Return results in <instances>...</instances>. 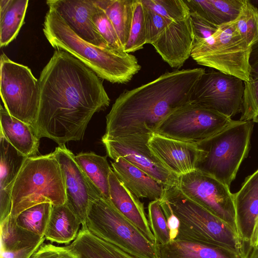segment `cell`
I'll return each instance as SVG.
<instances>
[{"instance_id":"1","label":"cell","mask_w":258,"mask_h":258,"mask_svg":"<svg viewBox=\"0 0 258 258\" xmlns=\"http://www.w3.org/2000/svg\"><path fill=\"white\" fill-rule=\"evenodd\" d=\"M40 97L34 129L59 146L82 140L93 115L110 99L97 74L70 53L56 49L38 79Z\"/></svg>"},{"instance_id":"2","label":"cell","mask_w":258,"mask_h":258,"mask_svg":"<svg viewBox=\"0 0 258 258\" xmlns=\"http://www.w3.org/2000/svg\"><path fill=\"white\" fill-rule=\"evenodd\" d=\"M205 69L167 72L141 86L126 90L115 100L106 116L102 139L125 136H151L161 122L190 101Z\"/></svg>"},{"instance_id":"3","label":"cell","mask_w":258,"mask_h":258,"mask_svg":"<svg viewBox=\"0 0 258 258\" xmlns=\"http://www.w3.org/2000/svg\"><path fill=\"white\" fill-rule=\"evenodd\" d=\"M43 31L53 48L70 53L99 78L111 83H126L141 69L135 55L97 46L81 38L53 9H49L46 14Z\"/></svg>"},{"instance_id":"4","label":"cell","mask_w":258,"mask_h":258,"mask_svg":"<svg viewBox=\"0 0 258 258\" xmlns=\"http://www.w3.org/2000/svg\"><path fill=\"white\" fill-rule=\"evenodd\" d=\"M162 199L168 202L180 221L176 239L220 245L246 258L245 249L237 232L186 197L176 185L166 186Z\"/></svg>"},{"instance_id":"5","label":"cell","mask_w":258,"mask_h":258,"mask_svg":"<svg viewBox=\"0 0 258 258\" xmlns=\"http://www.w3.org/2000/svg\"><path fill=\"white\" fill-rule=\"evenodd\" d=\"M66 200L62 171L53 152L27 157L13 186L11 216L16 218L39 204L58 206Z\"/></svg>"},{"instance_id":"6","label":"cell","mask_w":258,"mask_h":258,"mask_svg":"<svg viewBox=\"0 0 258 258\" xmlns=\"http://www.w3.org/2000/svg\"><path fill=\"white\" fill-rule=\"evenodd\" d=\"M253 125L252 121L235 120L220 132L198 144L205 154L197 169L229 187L247 156Z\"/></svg>"},{"instance_id":"7","label":"cell","mask_w":258,"mask_h":258,"mask_svg":"<svg viewBox=\"0 0 258 258\" xmlns=\"http://www.w3.org/2000/svg\"><path fill=\"white\" fill-rule=\"evenodd\" d=\"M82 227L136 258H157L156 244L109 200L100 197L91 203Z\"/></svg>"},{"instance_id":"8","label":"cell","mask_w":258,"mask_h":258,"mask_svg":"<svg viewBox=\"0 0 258 258\" xmlns=\"http://www.w3.org/2000/svg\"><path fill=\"white\" fill-rule=\"evenodd\" d=\"M251 51L233 21L219 25L208 39L194 43L190 56L200 65L247 82L250 78Z\"/></svg>"},{"instance_id":"9","label":"cell","mask_w":258,"mask_h":258,"mask_svg":"<svg viewBox=\"0 0 258 258\" xmlns=\"http://www.w3.org/2000/svg\"><path fill=\"white\" fill-rule=\"evenodd\" d=\"M0 63V94L5 108L34 127L39 104L38 80L28 67L12 61L4 53Z\"/></svg>"},{"instance_id":"10","label":"cell","mask_w":258,"mask_h":258,"mask_svg":"<svg viewBox=\"0 0 258 258\" xmlns=\"http://www.w3.org/2000/svg\"><path fill=\"white\" fill-rule=\"evenodd\" d=\"M235 121L190 101L166 118L155 133L198 144L227 128Z\"/></svg>"},{"instance_id":"11","label":"cell","mask_w":258,"mask_h":258,"mask_svg":"<svg viewBox=\"0 0 258 258\" xmlns=\"http://www.w3.org/2000/svg\"><path fill=\"white\" fill-rule=\"evenodd\" d=\"M176 186L186 197L237 231L234 194L229 186L198 169L178 176Z\"/></svg>"},{"instance_id":"12","label":"cell","mask_w":258,"mask_h":258,"mask_svg":"<svg viewBox=\"0 0 258 258\" xmlns=\"http://www.w3.org/2000/svg\"><path fill=\"white\" fill-rule=\"evenodd\" d=\"M244 81L214 69L206 71L190 101L229 118L242 112Z\"/></svg>"},{"instance_id":"13","label":"cell","mask_w":258,"mask_h":258,"mask_svg":"<svg viewBox=\"0 0 258 258\" xmlns=\"http://www.w3.org/2000/svg\"><path fill=\"white\" fill-rule=\"evenodd\" d=\"M151 136H125L101 139L112 160L121 157L165 186L177 184L178 176L168 170L152 153L148 142Z\"/></svg>"},{"instance_id":"14","label":"cell","mask_w":258,"mask_h":258,"mask_svg":"<svg viewBox=\"0 0 258 258\" xmlns=\"http://www.w3.org/2000/svg\"><path fill=\"white\" fill-rule=\"evenodd\" d=\"M52 152L62 171L66 204L79 218L83 227L90 205L102 197L75 161V155L65 145L58 146Z\"/></svg>"},{"instance_id":"15","label":"cell","mask_w":258,"mask_h":258,"mask_svg":"<svg viewBox=\"0 0 258 258\" xmlns=\"http://www.w3.org/2000/svg\"><path fill=\"white\" fill-rule=\"evenodd\" d=\"M148 145L162 164L178 176L197 170L205 154L197 144L155 133L151 136Z\"/></svg>"},{"instance_id":"16","label":"cell","mask_w":258,"mask_h":258,"mask_svg":"<svg viewBox=\"0 0 258 258\" xmlns=\"http://www.w3.org/2000/svg\"><path fill=\"white\" fill-rule=\"evenodd\" d=\"M195 37L189 14L167 24L159 38L152 45L163 60L172 68H180L191 56Z\"/></svg>"},{"instance_id":"17","label":"cell","mask_w":258,"mask_h":258,"mask_svg":"<svg viewBox=\"0 0 258 258\" xmlns=\"http://www.w3.org/2000/svg\"><path fill=\"white\" fill-rule=\"evenodd\" d=\"M46 4L81 38L97 46L110 47L97 31L93 21L97 8L94 0H48Z\"/></svg>"},{"instance_id":"18","label":"cell","mask_w":258,"mask_h":258,"mask_svg":"<svg viewBox=\"0 0 258 258\" xmlns=\"http://www.w3.org/2000/svg\"><path fill=\"white\" fill-rule=\"evenodd\" d=\"M0 223L1 258H31L45 239L19 226L11 215Z\"/></svg>"},{"instance_id":"19","label":"cell","mask_w":258,"mask_h":258,"mask_svg":"<svg viewBox=\"0 0 258 258\" xmlns=\"http://www.w3.org/2000/svg\"><path fill=\"white\" fill-rule=\"evenodd\" d=\"M237 231L243 247L249 244L258 217V169L247 177L234 194Z\"/></svg>"},{"instance_id":"20","label":"cell","mask_w":258,"mask_h":258,"mask_svg":"<svg viewBox=\"0 0 258 258\" xmlns=\"http://www.w3.org/2000/svg\"><path fill=\"white\" fill-rule=\"evenodd\" d=\"M27 158L0 135V223L11 215L13 186Z\"/></svg>"},{"instance_id":"21","label":"cell","mask_w":258,"mask_h":258,"mask_svg":"<svg viewBox=\"0 0 258 258\" xmlns=\"http://www.w3.org/2000/svg\"><path fill=\"white\" fill-rule=\"evenodd\" d=\"M112 169L123 185L137 198L162 199L166 186L119 157L111 161Z\"/></svg>"},{"instance_id":"22","label":"cell","mask_w":258,"mask_h":258,"mask_svg":"<svg viewBox=\"0 0 258 258\" xmlns=\"http://www.w3.org/2000/svg\"><path fill=\"white\" fill-rule=\"evenodd\" d=\"M109 184L110 202L150 241L156 244L143 204L123 185L112 169L109 175Z\"/></svg>"},{"instance_id":"23","label":"cell","mask_w":258,"mask_h":258,"mask_svg":"<svg viewBox=\"0 0 258 258\" xmlns=\"http://www.w3.org/2000/svg\"><path fill=\"white\" fill-rule=\"evenodd\" d=\"M156 251L157 258H242L224 246L177 239L156 244Z\"/></svg>"},{"instance_id":"24","label":"cell","mask_w":258,"mask_h":258,"mask_svg":"<svg viewBox=\"0 0 258 258\" xmlns=\"http://www.w3.org/2000/svg\"><path fill=\"white\" fill-rule=\"evenodd\" d=\"M0 135L26 157L37 155L40 139L34 127L12 116L1 105Z\"/></svg>"},{"instance_id":"25","label":"cell","mask_w":258,"mask_h":258,"mask_svg":"<svg viewBox=\"0 0 258 258\" xmlns=\"http://www.w3.org/2000/svg\"><path fill=\"white\" fill-rule=\"evenodd\" d=\"M81 224L79 218L66 203L52 205L44 236L51 242L68 244L76 238Z\"/></svg>"},{"instance_id":"26","label":"cell","mask_w":258,"mask_h":258,"mask_svg":"<svg viewBox=\"0 0 258 258\" xmlns=\"http://www.w3.org/2000/svg\"><path fill=\"white\" fill-rule=\"evenodd\" d=\"M67 246L77 258H136L82 227L76 238Z\"/></svg>"},{"instance_id":"27","label":"cell","mask_w":258,"mask_h":258,"mask_svg":"<svg viewBox=\"0 0 258 258\" xmlns=\"http://www.w3.org/2000/svg\"><path fill=\"white\" fill-rule=\"evenodd\" d=\"M75 160L101 196L109 200V175L112 168L106 156L81 152L75 155Z\"/></svg>"},{"instance_id":"28","label":"cell","mask_w":258,"mask_h":258,"mask_svg":"<svg viewBox=\"0 0 258 258\" xmlns=\"http://www.w3.org/2000/svg\"><path fill=\"white\" fill-rule=\"evenodd\" d=\"M112 23L124 49L131 28L134 0H94Z\"/></svg>"},{"instance_id":"29","label":"cell","mask_w":258,"mask_h":258,"mask_svg":"<svg viewBox=\"0 0 258 258\" xmlns=\"http://www.w3.org/2000/svg\"><path fill=\"white\" fill-rule=\"evenodd\" d=\"M29 1L11 0L7 8L0 12V46L8 45L17 37L24 23Z\"/></svg>"},{"instance_id":"30","label":"cell","mask_w":258,"mask_h":258,"mask_svg":"<svg viewBox=\"0 0 258 258\" xmlns=\"http://www.w3.org/2000/svg\"><path fill=\"white\" fill-rule=\"evenodd\" d=\"M51 209L50 203L39 204L25 210L14 218L21 227L44 236Z\"/></svg>"},{"instance_id":"31","label":"cell","mask_w":258,"mask_h":258,"mask_svg":"<svg viewBox=\"0 0 258 258\" xmlns=\"http://www.w3.org/2000/svg\"><path fill=\"white\" fill-rule=\"evenodd\" d=\"M233 22L248 46L251 47L258 43V10L249 0H243L240 13Z\"/></svg>"},{"instance_id":"32","label":"cell","mask_w":258,"mask_h":258,"mask_svg":"<svg viewBox=\"0 0 258 258\" xmlns=\"http://www.w3.org/2000/svg\"><path fill=\"white\" fill-rule=\"evenodd\" d=\"M147 44V30L144 8L142 0H134L133 17L128 39L124 51L134 52Z\"/></svg>"},{"instance_id":"33","label":"cell","mask_w":258,"mask_h":258,"mask_svg":"<svg viewBox=\"0 0 258 258\" xmlns=\"http://www.w3.org/2000/svg\"><path fill=\"white\" fill-rule=\"evenodd\" d=\"M143 4L168 22L183 19L189 14L185 0H142Z\"/></svg>"},{"instance_id":"34","label":"cell","mask_w":258,"mask_h":258,"mask_svg":"<svg viewBox=\"0 0 258 258\" xmlns=\"http://www.w3.org/2000/svg\"><path fill=\"white\" fill-rule=\"evenodd\" d=\"M148 209V221L156 244L169 242L170 241L169 231L159 201L150 202Z\"/></svg>"},{"instance_id":"35","label":"cell","mask_w":258,"mask_h":258,"mask_svg":"<svg viewBox=\"0 0 258 258\" xmlns=\"http://www.w3.org/2000/svg\"><path fill=\"white\" fill-rule=\"evenodd\" d=\"M243 111L240 121L258 123V77L244 82Z\"/></svg>"},{"instance_id":"36","label":"cell","mask_w":258,"mask_h":258,"mask_svg":"<svg viewBox=\"0 0 258 258\" xmlns=\"http://www.w3.org/2000/svg\"><path fill=\"white\" fill-rule=\"evenodd\" d=\"M96 6L92 18L97 31L110 47L124 51L110 20L104 11Z\"/></svg>"},{"instance_id":"37","label":"cell","mask_w":258,"mask_h":258,"mask_svg":"<svg viewBox=\"0 0 258 258\" xmlns=\"http://www.w3.org/2000/svg\"><path fill=\"white\" fill-rule=\"evenodd\" d=\"M189 11L195 12L210 22L219 26L226 21L211 0H185Z\"/></svg>"},{"instance_id":"38","label":"cell","mask_w":258,"mask_h":258,"mask_svg":"<svg viewBox=\"0 0 258 258\" xmlns=\"http://www.w3.org/2000/svg\"><path fill=\"white\" fill-rule=\"evenodd\" d=\"M143 5L147 30V44H152L163 33L168 22L161 16Z\"/></svg>"},{"instance_id":"39","label":"cell","mask_w":258,"mask_h":258,"mask_svg":"<svg viewBox=\"0 0 258 258\" xmlns=\"http://www.w3.org/2000/svg\"><path fill=\"white\" fill-rule=\"evenodd\" d=\"M191 20L195 42H198L212 36L218 30L219 26L216 25L195 12L189 11Z\"/></svg>"},{"instance_id":"40","label":"cell","mask_w":258,"mask_h":258,"mask_svg":"<svg viewBox=\"0 0 258 258\" xmlns=\"http://www.w3.org/2000/svg\"><path fill=\"white\" fill-rule=\"evenodd\" d=\"M31 258H77L66 246H58L51 243H43Z\"/></svg>"},{"instance_id":"41","label":"cell","mask_w":258,"mask_h":258,"mask_svg":"<svg viewBox=\"0 0 258 258\" xmlns=\"http://www.w3.org/2000/svg\"><path fill=\"white\" fill-rule=\"evenodd\" d=\"M243 0H211L222 14L226 22L235 20L238 17Z\"/></svg>"},{"instance_id":"42","label":"cell","mask_w":258,"mask_h":258,"mask_svg":"<svg viewBox=\"0 0 258 258\" xmlns=\"http://www.w3.org/2000/svg\"><path fill=\"white\" fill-rule=\"evenodd\" d=\"M159 203L166 220L170 241L174 240L177 238L178 234L180 221L165 200L162 199L159 201Z\"/></svg>"},{"instance_id":"43","label":"cell","mask_w":258,"mask_h":258,"mask_svg":"<svg viewBox=\"0 0 258 258\" xmlns=\"http://www.w3.org/2000/svg\"><path fill=\"white\" fill-rule=\"evenodd\" d=\"M249 64L250 78L258 77V43L251 47Z\"/></svg>"},{"instance_id":"44","label":"cell","mask_w":258,"mask_h":258,"mask_svg":"<svg viewBox=\"0 0 258 258\" xmlns=\"http://www.w3.org/2000/svg\"><path fill=\"white\" fill-rule=\"evenodd\" d=\"M258 246V217L255 221L249 242L250 252L253 248Z\"/></svg>"},{"instance_id":"45","label":"cell","mask_w":258,"mask_h":258,"mask_svg":"<svg viewBox=\"0 0 258 258\" xmlns=\"http://www.w3.org/2000/svg\"><path fill=\"white\" fill-rule=\"evenodd\" d=\"M247 258H258V246L252 249Z\"/></svg>"},{"instance_id":"46","label":"cell","mask_w":258,"mask_h":258,"mask_svg":"<svg viewBox=\"0 0 258 258\" xmlns=\"http://www.w3.org/2000/svg\"><path fill=\"white\" fill-rule=\"evenodd\" d=\"M249 1L258 10V0H249Z\"/></svg>"}]
</instances>
